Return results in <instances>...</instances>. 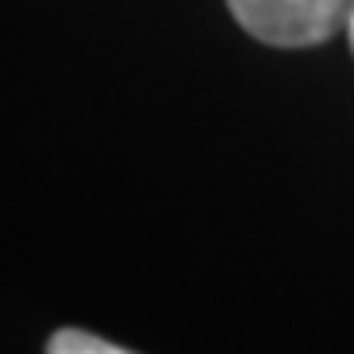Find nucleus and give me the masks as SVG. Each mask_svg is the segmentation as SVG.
Here are the masks:
<instances>
[{"mask_svg":"<svg viewBox=\"0 0 354 354\" xmlns=\"http://www.w3.org/2000/svg\"><path fill=\"white\" fill-rule=\"evenodd\" d=\"M344 33H347V44H351V55H354V11H351V19H347V29H344Z\"/></svg>","mask_w":354,"mask_h":354,"instance_id":"3","label":"nucleus"},{"mask_svg":"<svg viewBox=\"0 0 354 354\" xmlns=\"http://www.w3.org/2000/svg\"><path fill=\"white\" fill-rule=\"evenodd\" d=\"M232 19L271 47H315L347 29L354 0H228Z\"/></svg>","mask_w":354,"mask_h":354,"instance_id":"1","label":"nucleus"},{"mask_svg":"<svg viewBox=\"0 0 354 354\" xmlns=\"http://www.w3.org/2000/svg\"><path fill=\"white\" fill-rule=\"evenodd\" d=\"M47 354H134V351H123V347L102 340V336H91L84 329H58L47 340Z\"/></svg>","mask_w":354,"mask_h":354,"instance_id":"2","label":"nucleus"}]
</instances>
